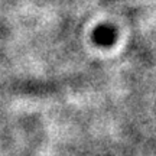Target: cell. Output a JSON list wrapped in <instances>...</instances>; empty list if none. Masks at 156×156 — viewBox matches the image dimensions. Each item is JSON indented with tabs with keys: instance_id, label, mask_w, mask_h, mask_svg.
Instances as JSON below:
<instances>
[]
</instances>
